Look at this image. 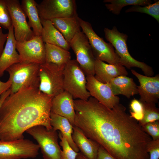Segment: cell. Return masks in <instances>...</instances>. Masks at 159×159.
<instances>
[{
    "label": "cell",
    "instance_id": "6da1fadb",
    "mask_svg": "<svg viewBox=\"0 0 159 159\" xmlns=\"http://www.w3.org/2000/svg\"><path fill=\"white\" fill-rule=\"evenodd\" d=\"M74 126L117 159H149L152 140L120 103L109 108L90 97L74 100Z\"/></svg>",
    "mask_w": 159,
    "mask_h": 159
},
{
    "label": "cell",
    "instance_id": "7a4b0ae2",
    "mask_svg": "<svg viewBox=\"0 0 159 159\" xmlns=\"http://www.w3.org/2000/svg\"><path fill=\"white\" fill-rule=\"evenodd\" d=\"M52 99L38 87L22 89L10 94L0 108V140L23 139L24 133L36 125L52 129L50 123Z\"/></svg>",
    "mask_w": 159,
    "mask_h": 159
},
{
    "label": "cell",
    "instance_id": "3957f363",
    "mask_svg": "<svg viewBox=\"0 0 159 159\" xmlns=\"http://www.w3.org/2000/svg\"><path fill=\"white\" fill-rule=\"evenodd\" d=\"M105 37L115 49V52L120 57L121 65L128 69L136 67L140 69L145 75L152 76L154 72L152 67L145 63L135 59L129 52L127 42V35L120 32L115 26L111 29L105 28Z\"/></svg>",
    "mask_w": 159,
    "mask_h": 159
},
{
    "label": "cell",
    "instance_id": "277c9868",
    "mask_svg": "<svg viewBox=\"0 0 159 159\" xmlns=\"http://www.w3.org/2000/svg\"><path fill=\"white\" fill-rule=\"evenodd\" d=\"M39 65L35 63L19 62L12 65L6 69V71L9 76L8 80L11 82L10 94L25 88L39 87Z\"/></svg>",
    "mask_w": 159,
    "mask_h": 159
},
{
    "label": "cell",
    "instance_id": "5b68a950",
    "mask_svg": "<svg viewBox=\"0 0 159 159\" xmlns=\"http://www.w3.org/2000/svg\"><path fill=\"white\" fill-rule=\"evenodd\" d=\"M64 89L73 98L87 100L90 97L86 88V76L76 59H71L64 71Z\"/></svg>",
    "mask_w": 159,
    "mask_h": 159
},
{
    "label": "cell",
    "instance_id": "8992f818",
    "mask_svg": "<svg viewBox=\"0 0 159 159\" xmlns=\"http://www.w3.org/2000/svg\"><path fill=\"white\" fill-rule=\"evenodd\" d=\"M78 19L82 31L88 39L95 59L106 62L109 64L121 65L120 59L115 52L112 45L110 42H106L98 36L90 22L79 17Z\"/></svg>",
    "mask_w": 159,
    "mask_h": 159
},
{
    "label": "cell",
    "instance_id": "52a82bcc",
    "mask_svg": "<svg viewBox=\"0 0 159 159\" xmlns=\"http://www.w3.org/2000/svg\"><path fill=\"white\" fill-rule=\"evenodd\" d=\"M64 67L45 63L40 64L39 90L52 98L64 91Z\"/></svg>",
    "mask_w": 159,
    "mask_h": 159
},
{
    "label": "cell",
    "instance_id": "ba28073f",
    "mask_svg": "<svg viewBox=\"0 0 159 159\" xmlns=\"http://www.w3.org/2000/svg\"><path fill=\"white\" fill-rule=\"evenodd\" d=\"M26 132L38 143L44 159H61L62 150L58 144V134L53 128L48 130L41 125L28 129Z\"/></svg>",
    "mask_w": 159,
    "mask_h": 159
},
{
    "label": "cell",
    "instance_id": "9c48e42d",
    "mask_svg": "<svg viewBox=\"0 0 159 159\" xmlns=\"http://www.w3.org/2000/svg\"><path fill=\"white\" fill-rule=\"evenodd\" d=\"M38 144L27 139L0 140V159L34 158L39 154Z\"/></svg>",
    "mask_w": 159,
    "mask_h": 159
},
{
    "label": "cell",
    "instance_id": "30bf717a",
    "mask_svg": "<svg viewBox=\"0 0 159 159\" xmlns=\"http://www.w3.org/2000/svg\"><path fill=\"white\" fill-rule=\"evenodd\" d=\"M40 19H52L78 16L75 0H43L37 4Z\"/></svg>",
    "mask_w": 159,
    "mask_h": 159
},
{
    "label": "cell",
    "instance_id": "8fae6325",
    "mask_svg": "<svg viewBox=\"0 0 159 159\" xmlns=\"http://www.w3.org/2000/svg\"><path fill=\"white\" fill-rule=\"evenodd\" d=\"M76 60L86 76H95V59L88 39L82 31L77 33L70 43Z\"/></svg>",
    "mask_w": 159,
    "mask_h": 159
},
{
    "label": "cell",
    "instance_id": "7c38bea8",
    "mask_svg": "<svg viewBox=\"0 0 159 159\" xmlns=\"http://www.w3.org/2000/svg\"><path fill=\"white\" fill-rule=\"evenodd\" d=\"M12 21L15 39L18 42L29 40L35 36L26 20L18 0H5Z\"/></svg>",
    "mask_w": 159,
    "mask_h": 159
},
{
    "label": "cell",
    "instance_id": "4fadbf2b",
    "mask_svg": "<svg viewBox=\"0 0 159 159\" xmlns=\"http://www.w3.org/2000/svg\"><path fill=\"white\" fill-rule=\"evenodd\" d=\"M16 46L20 62L39 64L45 63V45L41 36H35L28 41H16Z\"/></svg>",
    "mask_w": 159,
    "mask_h": 159
},
{
    "label": "cell",
    "instance_id": "5bb4252c",
    "mask_svg": "<svg viewBox=\"0 0 159 159\" xmlns=\"http://www.w3.org/2000/svg\"><path fill=\"white\" fill-rule=\"evenodd\" d=\"M86 78L87 90L100 103L110 109L120 103L119 97L113 94L108 84L100 82L94 75L86 76Z\"/></svg>",
    "mask_w": 159,
    "mask_h": 159
},
{
    "label": "cell",
    "instance_id": "9a60e30c",
    "mask_svg": "<svg viewBox=\"0 0 159 159\" xmlns=\"http://www.w3.org/2000/svg\"><path fill=\"white\" fill-rule=\"evenodd\" d=\"M132 73L138 79L140 85L137 86L139 100L142 102H158L159 99V75L149 77L131 70Z\"/></svg>",
    "mask_w": 159,
    "mask_h": 159
},
{
    "label": "cell",
    "instance_id": "2e32d148",
    "mask_svg": "<svg viewBox=\"0 0 159 159\" xmlns=\"http://www.w3.org/2000/svg\"><path fill=\"white\" fill-rule=\"evenodd\" d=\"M74 99L65 91L52 99L51 112L67 118L74 126L75 112Z\"/></svg>",
    "mask_w": 159,
    "mask_h": 159
},
{
    "label": "cell",
    "instance_id": "e0dca14e",
    "mask_svg": "<svg viewBox=\"0 0 159 159\" xmlns=\"http://www.w3.org/2000/svg\"><path fill=\"white\" fill-rule=\"evenodd\" d=\"M8 35L2 53L0 57V77L12 65L20 62L19 54L16 49V40L12 26L9 29Z\"/></svg>",
    "mask_w": 159,
    "mask_h": 159
},
{
    "label": "cell",
    "instance_id": "ac0fdd59",
    "mask_svg": "<svg viewBox=\"0 0 159 159\" xmlns=\"http://www.w3.org/2000/svg\"><path fill=\"white\" fill-rule=\"evenodd\" d=\"M95 78L100 82L107 84L114 78L128 74L125 67L119 64H109L95 59Z\"/></svg>",
    "mask_w": 159,
    "mask_h": 159
},
{
    "label": "cell",
    "instance_id": "d6986e66",
    "mask_svg": "<svg viewBox=\"0 0 159 159\" xmlns=\"http://www.w3.org/2000/svg\"><path fill=\"white\" fill-rule=\"evenodd\" d=\"M72 138L81 153L88 159H96L99 145L87 138L76 126H73Z\"/></svg>",
    "mask_w": 159,
    "mask_h": 159
},
{
    "label": "cell",
    "instance_id": "ffe728a7",
    "mask_svg": "<svg viewBox=\"0 0 159 159\" xmlns=\"http://www.w3.org/2000/svg\"><path fill=\"white\" fill-rule=\"evenodd\" d=\"M42 26L41 37L45 43L57 46L69 51L70 44L54 26L50 20L41 19Z\"/></svg>",
    "mask_w": 159,
    "mask_h": 159
},
{
    "label": "cell",
    "instance_id": "44dd1931",
    "mask_svg": "<svg viewBox=\"0 0 159 159\" xmlns=\"http://www.w3.org/2000/svg\"><path fill=\"white\" fill-rule=\"evenodd\" d=\"M115 96L122 95L128 98L138 94L137 86L133 79L125 75L117 77L107 83Z\"/></svg>",
    "mask_w": 159,
    "mask_h": 159
},
{
    "label": "cell",
    "instance_id": "7402d4cb",
    "mask_svg": "<svg viewBox=\"0 0 159 159\" xmlns=\"http://www.w3.org/2000/svg\"><path fill=\"white\" fill-rule=\"evenodd\" d=\"M78 16L56 18L50 21L54 26L62 34L66 41L70 44L75 35L81 31Z\"/></svg>",
    "mask_w": 159,
    "mask_h": 159
},
{
    "label": "cell",
    "instance_id": "603a6c76",
    "mask_svg": "<svg viewBox=\"0 0 159 159\" xmlns=\"http://www.w3.org/2000/svg\"><path fill=\"white\" fill-rule=\"evenodd\" d=\"M50 123L54 130H59L60 132L66 138L73 149L78 153L79 150L72 138L73 126L69 120L66 117L51 112Z\"/></svg>",
    "mask_w": 159,
    "mask_h": 159
},
{
    "label": "cell",
    "instance_id": "cb8c5ba5",
    "mask_svg": "<svg viewBox=\"0 0 159 159\" xmlns=\"http://www.w3.org/2000/svg\"><path fill=\"white\" fill-rule=\"evenodd\" d=\"M21 6L29 19L28 23L35 36H41L42 26L37 8V3L34 0H22Z\"/></svg>",
    "mask_w": 159,
    "mask_h": 159
},
{
    "label": "cell",
    "instance_id": "d4e9b609",
    "mask_svg": "<svg viewBox=\"0 0 159 159\" xmlns=\"http://www.w3.org/2000/svg\"><path fill=\"white\" fill-rule=\"evenodd\" d=\"M45 63L64 67L71 59V54L68 51L59 46L48 43H45Z\"/></svg>",
    "mask_w": 159,
    "mask_h": 159
},
{
    "label": "cell",
    "instance_id": "484cf974",
    "mask_svg": "<svg viewBox=\"0 0 159 159\" xmlns=\"http://www.w3.org/2000/svg\"><path fill=\"white\" fill-rule=\"evenodd\" d=\"M105 6L107 9L112 13L119 14L122 8L129 5H138L145 6L151 4L150 0H104Z\"/></svg>",
    "mask_w": 159,
    "mask_h": 159
},
{
    "label": "cell",
    "instance_id": "4316f807",
    "mask_svg": "<svg viewBox=\"0 0 159 159\" xmlns=\"http://www.w3.org/2000/svg\"><path fill=\"white\" fill-rule=\"evenodd\" d=\"M144 115L142 120L138 123L142 127L149 122L159 120V109L155 104L152 102H142Z\"/></svg>",
    "mask_w": 159,
    "mask_h": 159
},
{
    "label": "cell",
    "instance_id": "83f0119b",
    "mask_svg": "<svg viewBox=\"0 0 159 159\" xmlns=\"http://www.w3.org/2000/svg\"><path fill=\"white\" fill-rule=\"evenodd\" d=\"M137 12L148 14L152 16L159 23V1L153 4L143 6L138 5L132 6L125 11V13Z\"/></svg>",
    "mask_w": 159,
    "mask_h": 159
},
{
    "label": "cell",
    "instance_id": "f1b7e54d",
    "mask_svg": "<svg viewBox=\"0 0 159 159\" xmlns=\"http://www.w3.org/2000/svg\"><path fill=\"white\" fill-rule=\"evenodd\" d=\"M58 136L60 139L59 144L62 148L61 153V159H76L78 153L73 149L66 138L60 132Z\"/></svg>",
    "mask_w": 159,
    "mask_h": 159
},
{
    "label": "cell",
    "instance_id": "f546056e",
    "mask_svg": "<svg viewBox=\"0 0 159 159\" xmlns=\"http://www.w3.org/2000/svg\"><path fill=\"white\" fill-rule=\"evenodd\" d=\"M0 25L8 30L12 26L11 16L5 0H0Z\"/></svg>",
    "mask_w": 159,
    "mask_h": 159
},
{
    "label": "cell",
    "instance_id": "4dcf8cb0",
    "mask_svg": "<svg viewBox=\"0 0 159 159\" xmlns=\"http://www.w3.org/2000/svg\"><path fill=\"white\" fill-rule=\"evenodd\" d=\"M130 116L137 121L143 119L144 115L143 107L142 103L135 99L132 100L129 105Z\"/></svg>",
    "mask_w": 159,
    "mask_h": 159
},
{
    "label": "cell",
    "instance_id": "1f68e13d",
    "mask_svg": "<svg viewBox=\"0 0 159 159\" xmlns=\"http://www.w3.org/2000/svg\"><path fill=\"white\" fill-rule=\"evenodd\" d=\"M143 130L152 140L159 139V120L148 123L142 127Z\"/></svg>",
    "mask_w": 159,
    "mask_h": 159
},
{
    "label": "cell",
    "instance_id": "d6a6232c",
    "mask_svg": "<svg viewBox=\"0 0 159 159\" xmlns=\"http://www.w3.org/2000/svg\"><path fill=\"white\" fill-rule=\"evenodd\" d=\"M146 151L149 155V159H159V139L150 141L147 145Z\"/></svg>",
    "mask_w": 159,
    "mask_h": 159
},
{
    "label": "cell",
    "instance_id": "836d02e7",
    "mask_svg": "<svg viewBox=\"0 0 159 159\" xmlns=\"http://www.w3.org/2000/svg\"><path fill=\"white\" fill-rule=\"evenodd\" d=\"M96 159H117L100 146Z\"/></svg>",
    "mask_w": 159,
    "mask_h": 159
},
{
    "label": "cell",
    "instance_id": "e575fe53",
    "mask_svg": "<svg viewBox=\"0 0 159 159\" xmlns=\"http://www.w3.org/2000/svg\"><path fill=\"white\" fill-rule=\"evenodd\" d=\"M8 35V33H4L0 25V57L4 48V45L6 42Z\"/></svg>",
    "mask_w": 159,
    "mask_h": 159
},
{
    "label": "cell",
    "instance_id": "d590c367",
    "mask_svg": "<svg viewBox=\"0 0 159 159\" xmlns=\"http://www.w3.org/2000/svg\"><path fill=\"white\" fill-rule=\"evenodd\" d=\"M11 85V82L9 80L5 82L0 80V97L3 93L10 88Z\"/></svg>",
    "mask_w": 159,
    "mask_h": 159
},
{
    "label": "cell",
    "instance_id": "8d00e7d4",
    "mask_svg": "<svg viewBox=\"0 0 159 159\" xmlns=\"http://www.w3.org/2000/svg\"><path fill=\"white\" fill-rule=\"evenodd\" d=\"M11 93L10 89L3 93L0 97V108L6 98L10 95Z\"/></svg>",
    "mask_w": 159,
    "mask_h": 159
},
{
    "label": "cell",
    "instance_id": "74e56055",
    "mask_svg": "<svg viewBox=\"0 0 159 159\" xmlns=\"http://www.w3.org/2000/svg\"><path fill=\"white\" fill-rule=\"evenodd\" d=\"M76 159H88L80 152L78 153Z\"/></svg>",
    "mask_w": 159,
    "mask_h": 159
}]
</instances>
